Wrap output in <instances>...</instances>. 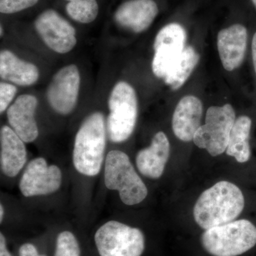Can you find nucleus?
Masks as SVG:
<instances>
[{
  "label": "nucleus",
  "instance_id": "3",
  "mask_svg": "<svg viewBox=\"0 0 256 256\" xmlns=\"http://www.w3.org/2000/svg\"><path fill=\"white\" fill-rule=\"evenodd\" d=\"M204 248L213 256H238L255 246L256 227L248 220H233L207 229L202 234Z\"/></svg>",
  "mask_w": 256,
  "mask_h": 256
},
{
  "label": "nucleus",
  "instance_id": "27",
  "mask_svg": "<svg viewBox=\"0 0 256 256\" xmlns=\"http://www.w3.org/2000/svg\"><path fill=\"white\" fill-rule=\"evenodd\" d=\"M4 207H3L2 204H1L0 206V222H2L3 218H4Z\"/></svg>",
  "mask_w": 256,
  "mask_h": 256
},
{
  "label": "nucleus",
  "instance_id": "17",
  "mask_svg": "<svg viewBox=\"0 0 256 256\" xmlns=\"http://www.w3.org/2000/svg\"><path fill=\"white\" fill-rule=\"evenodd\" d=\"M0 162L6 176L14 178L22 170L26 162L24 142L9 126H2L0 130Z\"/></svg>",
  "mask_w": 256,
  "mask_h": 256
},
{
  "label": "nucleus",
  "instance_id": "21",
  "mask_svg": "<svg viewBox=\"0 0 256 256\" xmlns=\"http://www.w3.org/2000/svg\"><path fill=\"white\" fill-rule=\"evenodd\" d=\"M67 14L79 23H92L97 18L99 8L96 0H67Z\"/></svg>",
  "mask_w": 256,
  "mask_h": 256
},
{
  "label": "nucleus",
  "instance_id": "6",
  "mask_svg": "<svg viewBox=\"0 0 256 256\" xmlns=\"http://www.w3.org/2000/svg\"><path fill=\"white\" fill-rule=\"evenodd\" d=\"M107 128L112 142L127 140L136 128L138 118V99L130 84L120 82L111 90L108 100Z\"/></svg>",
  "mask_w": 256,
  "mask_h": 256
},
{
  "label": "nucleus",
  "instance_id": "26",
  "mask_svg": "<svg viewBox=\"0 0 256 256\" xmlns=\"http://www.w3.org/2000/svg\"><path fill=\"white\" fill-rule=\"evenodd\" d=\"M252 62H254V69L256 74V32L254 34L252 41Z\"/></svg>",
  "mask_w": 256,
  "mask_h": 256
},
{
  "label": "nucleus",
  "instance_id": "10",
  "mask_svg": "<svg viewBox=\"0 0 256 256\" xmlns=\"http://www.w3.org/2000/svg\"><path fill=\"white\" fill-rule=\"evenodd\" d=\"M80 76L74 64L60 69L50 80L46 96L50 107L58 114H70L78 101Z\"/></svg>",
  "mask_w": 256,
  "mask_h": 256
},
{
  "label": "nucleus",
  "instance_id": "11",
  "mask_svg": "<svg viewBox=\"0 0 256 256\" xmlns=\"http://www.w3.org/2000/svg\"><path fill=\"white\" fill-rule=\"evenodd\" d=\"M62 171L56 165L47 164L43 158L32 160L24 172L20 190L26 197L44 196L54 193L62 185Z\"/></svg>",
  "mask_w": 256,
  "mask_h": 256
},
{
  "label": "nucleus",
  "instance_id": "14",
  "mask_svg": "<svg viewBox=\"0 0 256 256\" xmlns=\"http://www.w3.org/2000/svg\"><path fill=\"white\" fill-rule=\"evenodd\" d=\"M158 14V6L153 0H129L116 10L114 20L120 26L136 33L150 28Z\"/></svg>",
  "mask_w": 256,
  "mask_h": 256
},
{
  "label": "nucleus",
  "instance_id": "12",
  "mask_svg": "<svg viewBox=\"0 0 256 256\" xmlns=\"http://www.w3.org/2000/svg\"><path fill=\"white\" fill-rule=\"evenodd\" d=\"M38 100L34 96H18L8 108L6 116L10 127L24 142H32L38 138V128L35 120Z\"/></svg>",
  "mask_w": 256,
  "mask_h": 256
},
{
  "label": "nucleus",
  "instance_id": "8",
  "mask_svg": "<svg viewBox=\"0 0 256 256\" xmlns=\"http://www.w3.org/2000/svg\"><path fill=\"white\" fill-rule=\"evenodd\" d=\"M186 34L182 25L171 23L156 37L152 69L156 77L164 78L184 50Z\"/></svg>",
  "mask_w": 256,
  "mask_h": 256
},
{
  "label": "nucleus",
  "instance_id": "5",
  "mask_svg": "<svg viewBox=\"0 0 256 256\" xmlns=\"http://www.w3.org/2000/svg\"><path fill=\"white\" fill-rule=\"evenodd\" d=\"M94 245L97 256H142L146 237L140 229L109 220L96 230Z\"/></svg>",
  "mask_w": 256,
  "mask_h": 256
},
{
  "label": "nucleus",
  "instance_id": "24",
  "mask_svg": "<svg viewBox=\"0 0 256 256\" xmlns=\"http://www.w3.org/2000/svg\"><path fill=\"white\" fill-rule=\"evenodd\" d=\"M18 92V88L13 84L6 82L0 84V112L2 114L12 102Z\"/></svg>",
  "mask_w": 256,
  "mask_h": 256
},
{
  "label": "nucleus",
  "instance_id": "19",
  "mask_svg": "<svg viewBox=\"0 0 256 256\" xmlns=\"http://www.w3.org/2000/svg\"><path fill=\"white\" fill-rule=\"evenodd\" d=\"M252 121L248 116H242L236 119L230 131L226 154L234 156L238 162H246L250 160V148L249 136Z\"/></svg>",
  "mask_w": 256,
  "mask_h": 256
},
{
  "label": "nucleus",
  "instance_id": "29",
  "mask_svg": "<svg viewBox=\"0 0 256 256\" xmlns=\"http://www.w3.org/2000/svg\"><path fill=\"white\" fill-rule=\"evenodd\" d=\"M252 3H254V4L255 5L256 8V0H252Z\"/></svg>",
  "mask_w": 256,
  "mask_h": 256
},
{
  "label": "nucleus",
  "instance_id": "4",
  "mask_svg": "<svg viewBox=\"0 0 256 256\" xmlns=\"http://www.w3.org/2000/svg\"><path fill=\"white\" fill-rule=\"evenodd\" d=\"M104 180L106 188L118 192L121 201L128 206L141 203L148 196L146 185L124 152H109L106 159Z\"/></svg>",
  "mask_w": 256,
  "mask_h": 256
},
{
  "label": "nucleus",
  "instance_id": "23",
  "mask_svg": "<svg viewBox=\"0 0 256 256\" xmlns=\"http://www.w3.org/2000/svg\"><path fill=\"white\" fill-rule=\"evenodd\" d=\"M38 0H0V12L10 14L34 6Z\"/></svg>",
  "mask_w": 256,
  "mask_h": 256
},
{
  "label": "nucleus",
  "instance_id": "25",
  "mask_svg": "<svg viewBox=\"0 0 256 256\" xmlns=\"http://www.w3.org/2000/svg\"><path fill=\"white\" fill-rule=\"evenodd\" d=\"M0 256H13L10 252L8 240L2 232L0 233Z\"/></svg>",
  "mask_w": 256,
  "mask_h": 256
},
{
  "label": "nucleus",
  "instance_id": "16",
  "mask_svg": "<svg viewBox=\"0 0 256 256\" xmlns=\"http://www.w3.org/2000/svg\"><path fill=\"white\" fill-rule=\"evenodd\" d=\"M170 144L164 132H158L152 138L150 146L141 150L136 156L140 172L146 178L156 180L164 173L170 158Z\"/></svg>",
  "mask_w": 256,
  "mask_h": 256
},
{
  "label": "nucleus",
  "instance_id": "28",
  "mask_svg": "<svg viewBox=\"0 0 256 256\" xmlns=\"http://www.w3.org/2000/svg\"><path fill=\"white\" fill-rule=\"evenodd\" d=\"M0 30H1V36H2V35L4 34V30H3V28L2 25L1 28H0Z\"/></svg>",
  "mask_w": 256,
  "mask_h": 256
},
{
  "label": "nucleus",
  "instance_id": "1",
  "mask_svg": "<svg viewBox=\"0 0 256 256\" xmlns=\"http://www.w3.org/2000/svg\"><path fill=\"white\" fill-rule=\"evenodd\" d=\"M244 204V194L236 185L218 182L198 197L194 217L201 228L207 230L233 222L242 214Z\"/></svg>",
  "mask_w": 256,
  "mask_h": 256
},
{
  "label": "nucleus",
  "instance_id": "7",
  "mask_svg": "<svg viewBox=\"0 0 256 256\" xmlns=\"http://www.w3.org/2000/svg\"><path fill=\"white\" fill-rule=\"evenodd\" d=\"M236 114L230 104L212 106L206 111L205 124L196 131L194 142L210 156H220L226 150Z\"/></svg>",
  "mask_w": 256,
  "mask_h": 256
},
{
  "label": "nucleus",
  "instance_id": "9",
  "mask_svg": "<svg viewBox=\"0 0 256 256\" xmlns=\"http://www.w3.org/2000/svg\"><path fill=\"white\" fill-rule=\"evenodd\" d=\"M34 25L42 41L56 53H68L76 45L75 28L55 10H45L38 15Z\"/></svg>",
  "mask_w": 256,
  "mask_h": 256
},
{
  "label": "nucleus",
  "instance_id": "13",
  "mask_svg": "<svg viewBox=\"0 0 256 256\" xmlns=\"http://www.w3.org/2000/svg\"><path fill=\"white\" fill-rule=\"evenodd\" d=\"M248 32L242 24H234L218 33L217 46L224 68L228 72L238 68L246 50Z\"/></svg>",
  "mask_w": 256,
  "mask_h": 256
},
{
  "label": "nucleus",
  "instance_id": "18",
  "mask_svg": "<svg viewBox=\"0 0 256 256\" xmlns=\"http://www.w3.org/2000/svg\"><path fill=\"white\" fill-rule=\"evenodd\" d=\"M0 77L20 86L34 85L40 78V70L34 64L18 58L9 50L0 53Z\"/></svg>",
  "mask_w": 256,
  "mask_h": 256
},
{
  "label": "nucleus",
  "instance_id": "22",
  "mask_svg": "<svg viewBox=\"0 0 256 256\" xmlns=\"http://www.w3.org/2000/svg\"><path fill=\"white\" fill-rule=\"evenodd\" d=\"M53 256H82V246L73 232L63 230L58 234Z\"/></svg>",
  "mask_w": 256,
  "mask_h": 256
},
{
  "label": "nucleus",
  "instance_id": "15",
  "mask_svg": "<svg viewBox=\"0 0 256 256\" xmlns=\"http://www.w3.org/2000/svg\"><path fill=\"white\" fill-rule=\"evenodd\" d=\"M203 106L202 101L194 96L182 98L173 114L172 130L176 137L184 142L193 140L201 126Z\"/></svg>",
  "mask_w": 256,
  "mask_h": 256
},
{
  "label": "nucleus",
  "instance_id": "20",
  "mask_svg": "<svg viewBox=\"0 0 256 256\" xmlns=\"http://www.w3.org/2000/svg\"><path fill=\"white\" fill-rule=\"evenodd\" d=\"M200 60V55L192 46H186L169 73L164 82L172 90H178L186 82Z\"/></svg>",
  "mask_w": 256,
  "mask_h": 256
},
{
  "label": "nucleus",
  "instance_id": "2",
  "mask_svg": "<svg viewBox=\"0 0 256 256\" xmlns=\"http://www.w3.org/2000/svg\"><path fill=\"white\" fill-rule=\"evenodd\" d=\"M106 146L105 119L102 112H92L84 120L76 136L73 162L76 170L86 176L100 172Z\"/></svg>",
  "mask_w": 256,
  "mask_h": 256
}]
</instances>
